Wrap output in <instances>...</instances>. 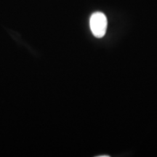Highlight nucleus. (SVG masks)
<instances>
[{
  "label": "nucleus",
  "instance_id": "nucleus-1",
  "mask_svg": "<svg viewBox=\"0 0 157 157\" xmlns=\"http://www.w3.org/2000/svg\"><path fill=\"white\" fill-rule=\"evenodd\" d=\"M108 21L106 16L103 13L97 12L91 15L90 25L92 33L97 38H101L105 34Z\"/></svg>",
  "mask_w": 157,
  "mask_h": 157
}]
</instances>
